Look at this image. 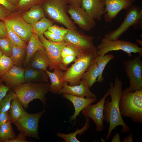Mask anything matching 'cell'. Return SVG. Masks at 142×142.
Returning a JSON list of instances; mask_svg holds the SVG:
<instances>
[{"label": "cell", "instance_id": "41", "mask_svg": "<svg viewBox=\"0 0 142 142\" xmlns=\"http://www.w3.org/2000/svg\"><path fill=\"white\" fill-rule=\"evenodd\" d=\"M77 57L73 55H68L62 58V61L64 66L67 67L68 64L74 62L76 60Z\"/></svg>", "mask_w": 142, "mask_h": 142}, {"label": "cell", "instance_id": "37", "mask_svg": "<svg viewBox=\"0 0 142 142\" xmlns=\"http://www.w3.org/2000/svg\"><path fill=\"white\" fill-rule=\"evenodd\" d=\"M45 0H19L16 7L19 8H24L35 5L41 6V4H42Z\"/></svg>", "mask_w": 142, "mask_h": 142}, {"label": "cell", "instance_id": "11", "mask_svg": "<svg viewBox=\"0 0 142 142\" xmlns=\"http://www.w3.org/2000/svg\"><path fill=\"white\" fill-rule=\"evenodd\" d=\"M68 13L73 20L74 23L78 25L82 30L89 31L96 25V22L80 6L69 4L67 10Z\"/></svg>", "mask_w": 142, "mask_h": 142}, {"label": "cell", "instance_id": "31", "mask_svg": "<svg viewBox=\"0 0 142 142\" xmlns=\"http://www.w3.org/2000/svg\"><path fill=\"white\" fill-rule=\"evenodd\" d=\"M11 124L9 120L0 127V142H6L16 137Z\"/></svg>", "mask_w": 142, "mask_h": 142}, {"label": "cell", "instance_id": "14", "mask_svg": "<svg viewBox=\"0 0 142 142\" xmlns=\"http://www.w3.org/2000/svg\"><path fill=\"white\" fill-rule=\"evenodd\" d=\"M2 20L7 23L23 40L26 42L28 41L33 33L32 25L27 23L22 18L19 17H8Z\"/></svg>", "mask_w": 142, "mask_h": 142}, {"label": "cell", "instance_id": "21", "mask_svg": "<svg viewBox=\"0 0 142 142\" xmlns=\"http://www.w3.org/2000/svg\"><path fill=\"white\" fill-rule=\"evenodd\" d=\"M25 82L48 83L49 76L43 70L26 67L24 68Z\"/></svg>", "mask_w": 142, "mask_h": 142}, {"label": "cell", "instance_id": "48", "mask_svg": "<svg viewBox=\"0 0 142 142\" xmlns=\"http://www.w3.org/2000/svg\"><path fill=\"white\" fill-rule=\"evenodd\" d=\"M111 142H121L120 135L118 133H117L115 134Z\"/></svg>", "mask_w": 142, "mask_h": 142}, {"label": "cell", "instance_id": "25", "mask_svg": "<svg viewBox=\"0 0 142 142\" xmlns=\"http://www.w3.org/2000/svg\"><path fill=\"white\" fill-rule=\"evenodd\" d=\"M11 103L9 114L12 123L28 113L24 110L22 103L17 97L13 99Z\"/></svg>", "mask_w": 142, "mask_h": 142}, {"label": "cell", "instance_id": "47", "mask_svg": "<svg viewBox=\"0 0 142 142\" xmlns=\"http://www.w3.org/2000/svg\"><path fill=\"white\" fill-rule=\"evenodd\" d=\"M68 4L81 6L82 0H66Z\"/></svg>", "mask_w": 142, "mask_h": 142}, {"label": "cell", "instance_id": "45", "mask_svg": "<svg viewBox=\"0 0 142 142\" xmlns=\"http://www.w3.org/2000/svg\"><path fill=\"white\" fill-rule=\"evenodd\" d=\"M6 26L4 22L0 21V38L7 37Z\"/></svg>", "mask_w": 142, "mask_h": 142}, {"label": "cell", "instance_id": "35", "mask_svg": "<svg viewBox=\"0 0 142 142\" xmlns=\"http://www.w3.org/2000/svg\"><path fill=\"white\" fill-rule=\"evenodd\" d=\"M12 46L7 37L0 38V48L3 54L10 57L12 55Z\"/></svg>", "mask_w": 142, "mask_h": 142}, {"label": "cell", "instance_id": "43", "mask_svg": "<svg viewBox=\"0 0 142 142\" xmlns=\"http://www.w3.org/2000/svg\"><path fill=\"white\" fill-rule=\"evenodd\" d=\"M10 88L4 85L2 82H0V100L6 95Z\"/></svg>", "mask_w": 142, "mask_h": 142}, {"label": "cell", "instance_id": "2", "mask_svg": "<svg viewBox=\"0 0 142 142\" xmlns=\"http://www.w3.org/2000/svg\"><path fill=\"white\" fill-rule=\"evenodd\" d=\"M99 55L96 47L82 50L74 63L65 72L64 82L69 83L70 86L79 85L84 73Z\"/></svg>", "mask_w": 142, "mask_h": 142}, {"label": "cell", "instance_id": "42", "mask_svg": "<svg viewBox=\"0 0 142 142\" xmlns=\"http://www.w3.org/2000/svg\"><path fill=\"white\" fill-rule=\"evenodd\" d=\"M9 120L10 119L8 111L0 113V127Z\"/></svg>", "mask_w": 142, "mask_h": 142}, {"label": "cell", "instance_id": "22", "mask_svg": "<svg viewBox=\"0 0 142 142\" xmlns=\"http://www.w3.org/2000/svg\"><path fill=\"white\" fill-rule=\"evenodd\" d=\"M53 72L46 71L49 78L50 91L54 94L57 93L61 89L64 82L63 78L65 72L59 69L55 68Z\"/></svg>", "mask_w": 142, "mask_h": 142}, {"label": "cell", "instance_id": "20", "mask_svg": "<svg viewBox=\"0 0 142 142\" xmlns=\"http://www.w3.org/2000/svg\"><path fill=\"white\" fill-rule=\"evenodd\" d=\"M48 67H49L50 70L54 69L44 48L37 50L34 54L26 67L42 70L46 72Z\"/></svg>", "mask_w": 142, "mask_h": 142}, {"label": "cell", "instance_id": "27", "mask_svg": "<svg viewBox=\"0 0 142 142\" xmlns=\"http://www.w3.org/2000/svg\"><path fill=\"white\" fill-rule=\"evenodd\" d=\"M12 55L10 57L14 65L21 66L23 64L26 56V47H17L12 44Z\"/></svg>", "mask_w": 142, "mask_h": 142}, {"label": "cell", "instance_id": "52", "mask_svg": "<svg viewBox=\"0 0 142 142\" xmlns=\"http://www.w3.org/2000/svg\"><path fill=\"white\" fill-rule=\"evenodd\" d=\"M3 55V54L0 48V57H1L2 55Z\"/></svg>", "mask_w": 142, "mask_h": 142}, {"label": "cell", "instance_id": "4", "mask_svg": "<svg viewBox=\"0 0 142 142\" xmlns=\"http://www.w3.org/2000/svg\"><path fill=\"white\" fill-rule=\"evenodd\" d=\"M119 105L121 116L130 118L134 122L142 123V89L133 92L128 88L123 90Z\"/></svg>", "mask_w": 142, "mask_h": 142}, {"label": "cell", "instance_id": "30", "mask_svg": "<svg viewBox=\"0 0 142 142\" xmlns=\"http://www.w3.org/2000/svg\"><path fill=\"white\" fill-rule=\"evenodd\" d=\"M114 58L112 54L99 55L96 60L98 67L99 72V75L98 77L97 82H101L104 81L102 76L104 70L107 64L111 60Z\"/></svg>", "mask_w": 142, "mask_h": 142}, {"label": "cell", "instance_id": "53", "mask_svg": "<svg viewBox=\"0 0 142 142\" xmlns=\"http://www.w3.org/2000/svg\"><path fill=\"white\" fill-rule=\"evenodd\" d=\"M132 2H134L136 0H131Z\"/></svg>", "mask_w": 142, "mask_h": 142}, {"label": "cell", "instance_id": "9", "mask_svg": "<svg viewBox=\"0 0 142 142\" xmlns=\"http://www.w3.org/2000/svg\"><path fill=\"white\" fill-rule=\"evenodd\" d=\"M45 111L44 109L36 113H28L19 118L14 123L20 133L26 136L39 139L38 131L39 122Z\"/></svg>", "mask_w": 142, "mask_h": 142}, {"label": "cell", "instance_id": "8", "mask_svg": "<svg viewBox=\"0 0 142 142\" xmlns=\"http://www.w3.org/2000/svg\"><path fill=\"white\" fill-rule=\"evenodd\" d=\"M141 56L124 61L126 73L130 81L128 88L131 92L142 89V61Z\"/></svg>", "mask_w": 142, "mask_h": 142}, {"label": "cell", "instance_id": "7", "mask_svg": "<svg viewBox=\"0 0 142 142\" xmlns=\"http://www.w3.org/2000/svg\"><path fill=\"white\" fill-rule=\"evenodd\" d=\"M97 47L99 55H104L110 51L118 50L123 51L129 57L132 56V53H138L139 55H142V48L139 47L137 43L128 41L118 39L110 40L103 38Z\"/></svg>", "mask_w": 142, "mask_h": 142}, {"label": "cell", "instance_id": "39", "mask_svg": "<svg viewBox=\"0 0 142 142\" xmlns=\"http://www.w3.org/2000/svg\"><path fill=\"white\" fill-rule=\"evenodd\" d=\"M47 39L53 42H59L64 41L63 36L54 34L47 30L43 34Z\"/></svg>", "mask_w": 142, "mask_h": 142}, {"label": "cell", "instance_id": "36", "mask_svg": "<svg viewBox=\"0 0 142 142\" xmlns=\"http://www.w3.org/2000/svg\"><path fill=\"white\" fill-rule=\"evenodd\" d=\"M82 50L73 46L67 44L62 50V58L69 55H73L77 58L80 54Z\"/></svg>", "mask_w": 142, "mask_h": 142}, {"label": "cell", "instance_id": "15", "mask_svg": "<svg viewBox=\"0 0 142 142\" xmlns=\"http://www.w3.org/2000/svg\"><path fill=\"white\" fill-rule=\"evenodd\" d=\"M104 19L106 23L111 22L118 13L133 4L131 0H105Z\"/></svg>", "mask_w": 142, "mask_h": 142}, {"label": "cell", "instance_id": "33", "mask_svg": "<svg viewBox=\"0 0 142 142\" xmlns=\"http://www.w3.org/2000/svg\"><path fill=\"white\" fill-rule=\"evenodd\" d=\"M16 97L15 93L10 89L6 96L0 100V113L8 111L12 100Z\"/></svg>", "mask_w": 142, "mask_h": 142}, {"label": "cell", "instance_id": "1", "mask_svg": "<svg viewBox=\"0 0 142 142\" xmlns=\"http://www.w3.org/2000/svg\"><path fill=\"white\" fill-rule=\"evenodd\" d=\"M123 83L117 77L114 80V85L110 84L109 89L110 101L105 100L104 105V120L109 124L108 133L105 140L107 141L110 137L113 130L119 125L122 126L121 131L128 133L130 128L124 122L121 114L119 108V101L122 90Z\"/></svg>", "mask_w": 142, "mask_h": 142}, {"label": "cell", "instance_id": "46", "mask_svg": "<svg viewBox=\"0 0 142 142\" xmlns=\"http://www.w3.org/2000/svg\"><path fill=\"white\" fill-rule=\"evenodd\" d=\"M9 12L3 6L0 4V20H2L8 17Z\"/></svg>", "mask_w": 142, "mask_h": 142}, {"label": "cell", "instance_id": "51", "mask_svg": "<svg viewBox=\"0 0 142 142\" xmlns=\"http://www.w3.org/2000/svg\"><path fill=\"white\" fill-rule=\"evenodd\" d=\"M136 40L137 43L139 44L140 45L142 46V41L141 40L138 39H136Z\"/></svg>", "mask_w": 142, "mask_h": 142}, {"label": "cell", "instance_id": "17", "mask_svg": "<svg viewBox=\"0 0 142 142\" xmlns=\"http://www.w3.org/2000/svg\"><path fill=\"white\" fill-rule=\"evenodd\" d=\"M81 7L94 20L100 21L104 13L105 0H82Z\"/></svg>", "mask_w": 142, "mask_h": 142}, {"label": "cell", "instance_id": "26", "mask_svg": "<svg viewBox=\"0 0 142 142\" xmlns=\"http://www.w3.org/2000/svg\"><path fill=\"white\" fill-rule=\"evenodd\" d=\"M99 75V71L95 60L89 67L83 75L82 79L86 80L88 87L90 89L97 82Z\"/></svg>", "mask_w": 142, "mask_h": 142}, {"label": "cell", "instance_id": "32", "mask_svg": "<svg viewBox=\"0 0 142 142\" xmlns=\"http://www.w3.org/2000/svg\"><path fill=\"white\" fill-rule=\"evenodd\" d=\"M4 22L6 26L7 37L11 42V44L17 47H26V42L23 40L15 32L7 23Z\"/></svg>", "mask_w": 142, "mask_h": 142}, {"label": "cell", "instance_id": "13", "mask_svg": "<svg viewBox=\"0 0 142 142\" xmlns=\"http://www.w3.org/2000/svg\"><path fill=\"white\" fill-rule=\"evenodd\" d=\"M109 94V88L99 101L94 104L88 105L82 111L85 116L90 118L94 121L96 125V130L98 132L102 131L104 128V105L105 99Z\"/></svg>", "mask_w": 142, "mask_h": 142}, {"label": "cell", "instance_id": "38", "mask_svg": "<svg viewBox=\"0 0 142 142\" xmlns=\"http://www.w3.org/2000/svg\"><path fill=\"white\" fill-rule=\"evenodd\" d=\"M49 31L55 34L64 36L68 32L69 29L61 27L56 25H52L48 28Z\"/></svg>", "mask_w": 142, "mask_h": 142}, {"label": "cell", "instance_id": "49", "mask_svg": "<svg viewBox=\"0 0 142 142\" xmlns=\"http://www.w3.org/2000/svg\"><path fill=\"white\" fill-rule=\"evenodd\" d=\"M132 135V134L131 133L129 134V135H128L124 139L123 141V142H133Z\"/></svg>", "mask_w": 142, "mask_h": 142}, {"label": "cell", "instance_id": "29", "mask_svg": "<svg viewBox=\"0 0 142 142\" xmlns=\"http://www.w3.org/2000/svg\"><path fill=\"white\" fill-rule=\"evenodd\" d=\"M53 22L44 17L38 22L32 24L33 32L38 36L43 35L48 28L53 24Z\"/></svg>", "mask_w": 142, "mask_h": 142}, {"label": "cell", "instance_id": "19", "mask_svg": "<svg viewBox=\"0 0 142 142\" xmlns=\"http://www.w3.org/2000/svg\"><path fill=\"white\" fill-rule=\"evenodd\" d=\"M62 96L70 101L74 105L75 112L74 114L71 116L70 120L71 122L74 120V124L75 123L76 117L79 115L80 112L87 106L97 100V98H85L67 93H63Z\"/></svg>", "mask_w": 142, "mask_h": 142}, {"label": "cell", "instance_id": "10", "mask_svg": "<svg viewBox=\"0 0 142 142\" xmlns=\"http://www.w3.org/2000/svg\"><path fill=\"white\" fill-rule=\"evenodd\" d=\"M39 37L54 69L57 68L66 71L68 68L62 63L61 53L67 44L64 41L59 42L50 41L46 39L43 35L39 36Z\"/></svg>", "mask_w": 142, "mask_h": 142}, {"label": "cell", "instance_id": "44", "mask_svg": "<svg viewBox=\"0 0 142 142\" xmlns=\"http://www.w3.org/2000/svg\"><path fill=\"white\" fill-rule=\"evenodd\" d=\"M26 140V136L20 133L14 138L8 140L6 142H28Z\"/></svg>", "mask_w": 142, "mask_h": 142}, {"label": "cell", "instance_id": "16", "mask_svg": "<svg viewBox=\"0 0 142 142\" xmlns=\"http://www.w3.org/2000/svg\"><path fill=\"white\" fill-rule=\"evenodd\" d=\"M67 93L80 97L97 98L96 94L92 93L89 90L86 81L82 79L78 85L70 86L67 82H64L61 89L57 93L61 94Z\"/></svg>", "mask_w": 142, "mask_h": 142}, {"label": "cell", "instance_id": "40", "mask_svg": "<svg viewBox=\"0 0 142 142\" xmlns=\"http://www.w3.org/2000/svg\"><path fill=\"white\" fill-rule=\"evenodd\" d=\"M0 4L3 6L9 12L14 11L16 7L7 0H0Z\"/></svg>", "mask_w": 142, "mask_h": 142}, {"label": "cell", "instance_id": "5", "mask_svg": "<svg viewBox=\"0 0 142 142\" xmlns=\"http://www.w3.org/2000/svg\"><path fill=\"white\" fill-rule=\"evenodd\" d=\"M68 4L66 0H45L41 6L45 13L53 21L63 25L69 29H76L67 14Z\"/></svg>", "mask_w": 142, "mask_h": 142}, {"label": "cell", "instance_id": "18", "mask_svg": "<svg viewBox=\"0 0 142 142\" xmlns=\"http://www.w3.org/2000/svg\"><path fill=\"white\" fill-rule=\"evenodd\" d=\"M24 72V68L21 67L14 65L0 78L2 82H4L6 85L11 89L25 83Z\"/></svg>", "mask_w": 142, "mask_h": 142}, {"label": "cell", "instance_id": "24", "mask_svg": "<svg viewBox=\"0 0 142 142\" xmlns=\"http://www.w3.org/2000/svg\"><path fill=\"white\" fill-rule=\"evenodd\" d=\"M45 13L41 6L35 5L31 7L29 10L23 14V19L31 25L45 17Z\"/></svg>", "mask_w": 142, "mask_h": 142}, {"label": "cell", "instance_id": "54", "mask_svg": "<svg viewBox=\"0 0 142 142\" xmlns=\"http://www.w3.org/2000/svg\"><path fill=\"white\" fill-rule=\"evenodd\" d=\"M2 82V81H1V79H0V82Z\"/></svg>", "mask_w": 142, "mask_h": 142}, {"label": "cell", "instance_id": "50", "mask_svg": "<svg viewBox=\"0 0 142 142\" xmlns=\"http://www.w3.org/2000/svg\"><path fill=\"white\" fill-rule=\"evenodd\" d=\"M8 1V2H10L12 4H14L15 6H16L19 1V0H7Z\"/></svg>", "mask_w": 142, "mask_h": 142}, {"label": "cell", "instance_id": "6", "mask_svg": "<svg viewBox=\"0 0 142 142\" xmlns=\"http://www.w3.org/2000/svg\"><path fill=\"white\" fill-rule=\"evenodd\" d=\"M124 20L116 29L107 33L104 38L110 40L118 39L119 37L131 26L135 29H141L142 10L136 5H132L126 9Z\"/></svg>", "mask_w": 142, "mask_h": 142}, {"label": "cell", "instance_id": "34", "mask_svg": "<svg viewBox=\"0 0 142 142\" xmlns=\"http://www.w3.org/2000/svg\"><path fill=\"white\" fill-rule=\"evenodd\" d=\"M14 65L10 57L4 55L0 57V78Z\"/></svg>", "mask_w": 142, "mask_h": 142}, {"label": "cell", "instance_id": "23", "mask_svg": "<svg viewBox=\"0 0 142 142\" xmlns=\"http://www.w3.org/2000/svg\"><path fill=\"white\" fill-rule=\"evenodd\" d=\"M28 42L26 47V57L23 64L25 68L28 65L34 54L39 49H44L39 36L33 32Z\"/></svg>", "mask_w": 142, "mask_h": 142}, {"label": "cell", "instance_id": "12", "mask_svg": "<svg viewBox=\"0 0 142 142\" xmlns=\"http://www.w3.org/2000/svg\"><path fill=\"white\" fill-rule=\"evenodd\" d=\"M64 41L67 44L80 50L95 47L93 43L94 37L86 34L82 31L69 29L64 36Z\"/></svg>", "mask_w": 142, "mask_h": 142}, {"label": "cell", "instance_id": "28", "mask_svg": "<svg viewBox=\"0 0 142 142\" xmlns=\"http://www.w3.org/2000/svg\"><path fill=\"white\" fill-rule=\"evenodd\" d=\"M89 127V118L86 117L85 123L84 126L81 129H77L74 133H71L68 134L57 133V136L63 139L65 142H80L76 138L78 134L81 135L87 130Z\"/></svg>", "mask_w": 142, "mask_h": 142}, {"label": "cell", "instance_id": "3", "mask_svg": "<svg viewBox=\"0 0 142 142\" xmlns=\"http://www.w3.org/2000/svg\"><path fill=\"white\" fill-rule=\"evenodd\" d=\"M50 84L49 83L25 82L11 89L15 93L25 109H27L30 102L36 99L40 100L45 107L46 100L45 95L50 91Z\"/></svg>", "mask_w": 142, "mask_h": 142}]
</instances>
